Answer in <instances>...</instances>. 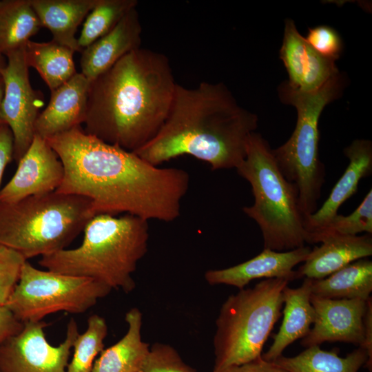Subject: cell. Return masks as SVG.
I'll return each mask as SVG.
<instances>
[{
    "mask_svg": "<svg viewBox=\"0 0 372 372\" xmlns=\"http://www.w3.org/2000/svg\"><path fill=\"white\" fill-rule=\"evenodd\" d=\"M345 83L338 72L313 92L294 90L287 82L280 86V98L296 109L297 122L290 138L272 153L282 175L297 189L304 216L317 210L325 178L319 156L320 116L326 105L342 96Z\"/></svg>",
    "mask_w": 372,
    "mask_h": 372,
    "instance_id": "7",
    "label": "cell"
},
{
    "mask_svg": "<svg viewBox=\"0 0 372 372\" xmlns=\"http://www.w3.org/2000/svg\"><path fill=\"white\" fill-rule=\"evenodd\" d=\"M2 71L4 85L1 115L14 139L13 158L18 163L35 135V123L43 105V95L31 85L24 47L8 54Z\"/></svg>",
    "mask_w": 372,
    "mask_h": 372,
    "instance_id": "11",
    "label": "cell"
},
{
    "mask_svg": "<svg viewBox=\"0 0 372 372\" xmlns=\"http://www.w3.org/2000/svg\"><path fill=\"white\" fill-rule=\"evenodd\" d=\"M236 169L251 187L254 203L242 211L259 226L264 249L286 251L304 247L308 232L298 190L282 175L260 134H251L246 156Z\"/></svg>",
    "mask_w": 372,
    "mask_h": 372,
    "instance_id": "5",
    "label": "cell"
},
{
    "mask_svg": "<svg viewBox=\"0 0 372 372\" xmlns=\"http://www.w3.org/2000/svg\"><path fill=\"white\" fill-rule=\"evenodd\" d=\"M221 372H291L274 361H267L262 355L251 362L233 366Z\"/></svg>",
    "mask_w": 372,
    "mask_h": 372,
    "instance_id": "34",
    "label": "cell"
},
{
    "mask_svg": "<svg viewBox=\"0 0 372 372\" xmlns=\"http://www.w3.org/2000/svg\"><path fill=\"white\" fill-rule=\"evenodd\" d=\"M82 243L41 256V267L62 274L94 279L111 288L131 292L138 262L147 251L148 220L125 214H97L85 225Z\"/></svg>",
    "mask_w": 372,
    "mask_h": 372,
    "instance_id": "4",
    "label": "cell"
},
{
    "mask_svg": "<svg viewBox=\"0 0 372 372\" xmlns=\"http://www.w3.org/2000/svg\"><path fill=\"white\" fill-rule=\"evenodd\" d=\"M258 121L256 114L240 106L222 83L201 82L193 88L177 83L161 128L134 152L156 166L189 155L213 170L236 169L246 156Z\"/></svg>",
    "mask_w": 372,
    "mask_h": 372,
    "instance_id": "3",
    "label": "cell"
},
{
    "mask_svg": "<svg viewBox=\"0 0 372 372\" xmlns=\"http://www.w3.org/2000/svg\"><path fill=\"white\" fill-rule=\"evenodd\" d=\"M288 283L282 278L265 279L227 298L216 321L213 372L262 355L263 346L280 316L283 290Z\"/></svg>",
    "mask_w": 372,
    "mask_h": 372,
    "instance_id": "8",
    "label": "cell"
},
{
    "mask_svg": "<svg viewBox=\"0 0 372 372\" xmlns=\"http://www.w3.org/2000/svg\"><path fill=\"white\" fill-rule=\"evenodd\" d=\"M368 300L330 299L311 294L315 320L302 345L307 348L325 342H343L361 347Z\"/></svg>",
    "mask_w": 372,
    "mask_h": 372,
    "instance_id": "13",
    "label": "cell"
},
{
    "mask_svg": "<svg viewBox=\"0 0 372 372\" xmlns=\"http://www.w3.org/2000/svg\"><path fill=\"white\" fill-rule=\"evenodd\" d=\"M274 362L291 372H358L364 365L370 371L372 368L367 352L361 347L340 357L336 350L324 351L315 345L293 357L282 355Z\"/></svg>",
    "mask_w": 372,
    "mask_h": 372,
    "instance_id": "24",
    "label": "cell"
},
{
    "mask_svg": "<svg viewBox=\"0 0 372 372\" xmlns=\"http://www.w3.org/2000/svg\"><path fill=\"white\" fill-rule=\"evenodd\" d=\"M26 260L17 251L0 244V306L5 307L10 298Z\"/></svg>",
    "mask_w": 372,
    "mask_h": 372,
    "instance_id": "31",
    "label": "cell"
},
{
    "mask_svg": "<svg viewBox=\"0 0 372 372\" xmlns=\"http://www.w3.org/2000/svg\"><path fill=\"white\" fill-rule=\"evenodd\" d=\"M311 250L305 246L286 251L264 249L256 256L235 266L208 270L205 278L211 285H227L239 289L258 278H282L289 282L297 279L293 268L304 262Z\"/></svg>",
    "mask_w": 372,
    "mask_h": 372,
    "instance_id": "15",
    "label": "cell"
},
{
    "mask_svg": "<svg viewBox=\"0 0 372 372\" xmlns=\"http://www.w3.org/2000/svg\"><path fill=\"white\" fill-rule=\"evenodd\" d=\"M137 5V0H97L87 16L80 36L77 38L81 52L110 32Z\"/></svg>",
    "mask_w": 372,
    "mask_h": 372,
    "instance_id": "27",
    "label": "cell"
},
{
    "mask_svg": "<svg viewBox=\"0 0 372 372\" xmlns=\"http://www.w3.org/2000/svg\"><path fill=\"white\" fill-rule=\"evenodd\" d=\"M142 25L136 8L130 10L107 34L84 48L81 72L92 82L129 52L141 47Z\"/></svg>",
    "mask_w": 372,
    "mask_h": 372,
    "instance_id": "16",
    "label": "cell"
},
{
    "mask_svg": "<svg viewBox=\"0 0 372 372\" xmlns=\"http://www.w3.org/2000/svg\"><path fill=\"white\" fill-rule=\"evenodd\" d=\"M23 325L6 307L0 306V341L18 333Z\"/></svg>",
    "mask_w": 372,
    "mask_h": 372,
    "instance_id": "35",
    "label": "cell"
},
{
    "mask_svg": "<svg viewBox=\"0 0 372 372\" xmlns=\"http://www.w3.org/2000/svg\"><path fill=\"white\" fill-rule=\"evenodd\" d=\"M177 83L168 57L142 47L90 82L84 132L135 152L163 125Z\"/></svg>",
    "mask_w": 372,
    "mask_h": 372,
    "instance_id": "2",
    "label": "cell"
},
{
    "mask_svg": "<svg viewBox=\"0 0 372 372\" xmlns=\"http://www.w3.org/2000/svg\"><path fill=\"white\" fill-rule=\"evenodd\" d=\"M125 320L128 326L127 333L101 352L92 372H139L150 349L141 338L142 313L138 308H132L126 313Z\"/></svg>",
    "mask_w": 372,
    "mask_h": 372,
    "instance_id": "21",
    "label": "cell"
},
{
    "mask_svg": "<svg viewBox=\"0 0 372 372\" xmlns=\"http://www.w3.org/2000/svg\"><path fill=\"white\" fill-rule=\"evenodd\" d=\"M304 38L317 52L329 59L336 61L342 51L343 44L340 34L328 25H318L309 29Z\"/></svg>",
    "mask_w": 372,
    "mask_h": 372,
    "instance_id": "32",
    "label": "cell"
},
{
    "mask_svg": "<svg viewBox=\"0 0 372 372\" xmlns=\"http://www.w3.org/2000/svg\"><path fill=\"white\" fill-rule=\"evenodd\" d=\"M280 57L289 74L287 84L300 92L317 90L340 72L335 61L317 52L291 19L285 21Z\"/></svg>",
    "mask_w": 372,
    "mask_h": 372,
    "instance_id": "14",
    "label": "cell"
},
{
    "mask_svg": "<svg viewBox=\"0 0 372 372\" xmlns=\"http://www.w3.org/2000/svg\"><path fill=\"white\" fill-rule=\"evenodd\" d=\"M96 2L97 0H31L41 27L50 30L52 40L75 52H81L75 37L76 30Z\"/></svg>",
    "mask_w": 372,
    "mask_h": 372,
    "instance_id": "22",
    "label": "cell"
},
{
    "mask_svg": "<svg viewBox=\"0 0 372 372\" xmlns=\"http://www.w3.org/2000/svg\"><path fill=\"white\" fill-rule=\"evenodd\" d=\"M41 28L31 0L0 1V53L25 47Z\"/></svg>",
    "mask_w": 372,
    "mask_h": 372,
    "instance_id": "26",
    "label": "cell"
},
{
    "mask_svg": "<svg viewBox=\"0 0 372 372\" xmlns=\"http://www.w3.org/2000/svg\"><path fill=\"white\" fill-rule=\"evenodd\" d=\"M372 291V262L358 260L318 280L312 279V294L330 299L367 300Z\"/></svg>",
    "mask_w": 372,
    "mask_h": 372,
    "instance_id": "25",
    "label": "cell"
},
{
    "mask_svg": "<svg viewBox=\"0 0 372 372\" xmlns=\"http://www.w3.org/2000/svg\"><path fill=\"white\" fill-rule=\"evenodd\" d=\"M319 242L321 245L311 250L296 271L297 278L322 279L351 262L372 255V237L369 234H330L322 237Z\"/></svg>",
    "mask_w": 372,
    "mask_h": 372,
    "instance_id": "18",
    "label": "cell"
},
{
    "mask_svg": "<svg viewBox=\"0 0 372 372\" xmlns=\"http://www.w3.org/2000/svg\"><path fill=\"white\" fill-rule=\"evenodd\" d=\"M13 155L14 139L12 132L9 126L3 123L0 124V187L4 170L13 159Z\"/></svg>",
    "mask_w": 372,
    "mask_h": 372,
    "instance_id": "33",
    "label": "cell"
},
{
    "mask_svg": "<svg viewBox=\"0 0 372 372\" xmlns=\"http://www.w3.org/2000/svg\"><path fill=\"white\" fill-rule=\"evenodd\" d=\"M139 372H195L172 346L155 343Z\"/></svg>",
    "mask_w": 372,
    "mask_h": 372,
    "instance_id": "30",
    "label": "cell"
},
{
    "mask_svg": "<svg viewBox=\"0 0 372 372\" xmlns=\"http://www.w3.org/2000/svg\"><path fill=\"white\" fill-rule=\"evenodd\" d=\"M107 334L105 320L97 314L90 316L87 329L79 333L74 342L73 355L66 372H92L95 358L103 350Z\"/></svg>",
    "mask_w": 372,
    "mask_h": 372,
    "instance_id": "28",
    "label": "cell"
},
{
    "mask_svg": "<svg viewBox=\"0 0 372 372\" xmlns=\"http://www.w3.org/2000/svg\"><path fill=\"white\" fill-rule=\"evenodd\" d=\"M90 82L76 72L67 82L51 91L49 103L39 113L35 134L48 138L83 123Z\"/></svg>",
    "mask_w": 372,
    "mask_h": 372,
    "instance_id": "17",
    "label": "cell"
},
{
    "mask_svg": "<svg viewBox=\"0 0 372 372\" xmlns=\"http://www.w3.org/2000/svg\"><path fill=\"white\" fill-rule=\"evenodd\" d=\"M71 48L54 40L48 42L29 41L24 47L28 68H34L50 91L54 90L76 73Z\"/></svg>",
    "mask_w": 372,
    "mask_h": 372,
    "instance_id": "23",
    "label": "cell"
},
{
    "mask_svg": "<svg viewBox=\"0 0 372 372\" xmlns=\"http://www.w3.org/2000/svg\"><path fill=\"white\" fill-rule=\"evenodd\" d=\"M111 291L94 279L41 270L26 260L5 307L21 322H39L59 311L81 314Z\"/></svg>",
    "mask_w": 372,
    "mask_h": 372,
    "instance_id": "9",
    "label": "cell"
},
{
    "mask_svg": "<svg viewBox=\"0 0 372 372\" xmlns=\"http://www.w3.org/2000/svg\"><path fill=\"white\" fill-rule=\"evenodd\" d=\"M366 232L372 234V189L360 205L349 215H335L324 227L308 234V243L319 242L327 234L355 236Z\"/></svg>",
    "mask_w": 372,
    "mask_h": 372,
    "instance_id": "29",
    "label": "cell"
},
{
    "mask_svg": "<svg viewBox=\"0 0 372 372\" xmlns=\"http://www.w3.org/2000/svg\"><path fill=\"white\" fill-rule=\"evenodd\" d=\"M344 153L349 160L344 174L321 207L304 217V227L308 234L322 228L337 215L340 207L355 194L360 180L372 172V143L370 141L355 140L345 147Z\"/></svg>",
    "mask_w": 372,
    "mask_h": 372,
    "instance_id": "19",
    "label": "cell"
},
{
    "mask_svg": "<svg viewBox=\"0 0 372 372\" xmlns=\"http://www.w3.org/2000/svg\"><path fill=\"white\" fill-rule=\"evenodd\" d=\"M3 92H4V85H3V79L1 78V76H0V108H1V101H2V99H3ZM3 121L1 118V110H0V124L1 123H3Z\"/></svg>",
    "mask_w": 372,
    "mask_h": 372,
    "instance_id": "37",
    "label": "cell"
},
{
    "mask_svg": "<svg viewBox=\"0 0 372 372\" xmlns=\"http://www.w3.org/2000/svg\"><path fill=\"white\" fill-rule=\"evenodd\" d=\"M367 301V308L364 317V342L361 347L368 353L369 361L372 363V300Z\"/></svg>",
    "mask_w": 372,
    "mask_h": 372,
    "instance_id": "36",
    "label": "cell"
},
{
    "mask_svg": "<svg viewBox=\"0 0 372 372\" xmlns=\"http://www.w3.org/2000/svg\"><path fill=\"white\" fill-rule=\"evenodd\" d=\"M6 56L0 53V76H1L2 71L5 68L7 61L5 59Z\"/></svg>",
    "mask_w": 372,
    "mask_h": 372,
    "instance_id": "38",
    "label": "cell"
},
{
    "mask_svg": "<svg viewBox=\"0 0 372 372\" xmlns=\"http://www.w3.org/2000/svg\"><path fill=\"white\" fill-rule=\"evenodd\" d=\"M45 139L64 168L56 191L88 198L94 216L124 213L163 222L180 216L189 185L185 170L154 165L81 125Z\"/></svg>",
    "mask_w": 372,
    "mask_h": 372,
    "instance_id": "1",
    "label": "cell"
},
{
    "mask_svg": "<svg viewBox=\"0 0 372 372\" xmlns=\"http://www.w3.org/2000/svg\"><path fill=\"white\" fill-rule=\"evenodd\" d=\"M64 177V168L59 156L45 138L35 134L18 162L10 181L0 191V203H14L32 196L56 191Z\"/></svg>",
    "mask_w": 372,
    "mask_h": 372,
    "instance_id": "12",
    "label": "cell"
},
{
    "mask_svg": "<svg viewBox=\"0 0 372 372\" xmlns=\"http://www.w3.org/2000/svg\"><path fill=\"white\" fill-rule=\"evenodd\" d=\"M94 216L85 197L54 191L0 203V244L25 260L66 249Z\"/></svg>",
    "mask_w": 372,
    "mask_h": 372,
    "instance_id": "6",
    "label": "cell"
},
{
    "mask_svg": "<svg viewBox=\"0 0 372 372\" xmlns=\"http://www.w3.org/2000/svg\"><path fill=\"white\" fill-rule=\"evenodd\" d=\"M41 320L23 322L17 333L0 341V372H66L72 349L79 333L71 318L64 340L53 346L46 339Z\"/></svg>",
    "mask_w": 372,
    "mask_h": 372,
    "instance_id": "10",
    "label": "cell"
},
{
    "mask_svg": "<svg viewBox=\"0 0 372 372\" xmlns=\"http://www.w3.org/2000/svg\"><path fill=\"white\" fill-rule=\"evenodd\" d=\"M312 279L305 278L298 288L287 286L283 290V319L273 341L262 355L267 361H274L291 343L304 338L315 320V310L311 302Z\"/></svg>",
    "mask_w": 372,
    "mask_h": 372,
    "instance_id": "20",
    "label": "cell"
}]
</instances>
